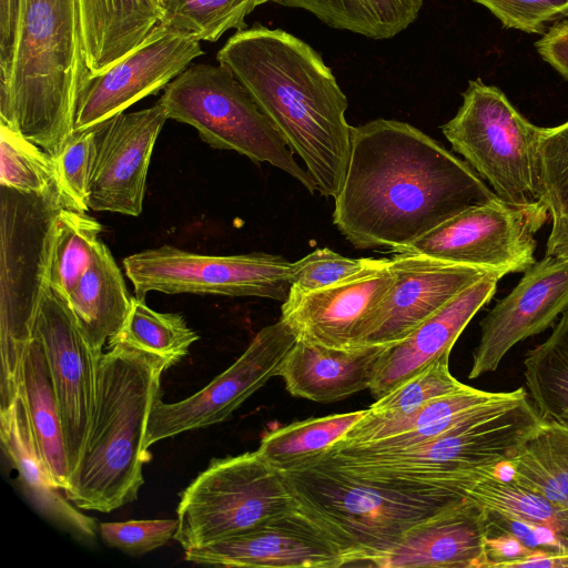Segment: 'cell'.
<instances>
[{
  "label": "cell",
  "instance_id": "obj_4",
  "mask_svg": "<svg viewBox=\"0 0 568 568\" xmlns=\"http://www.w3.org/2000/svg\"><path fill=\"white\" fill-rule=\"evenodd\" d=\"M541 422L528 393L519 387L432 440L382 453L326 449L304 462L322 463L402 490L462 496L464 485L496 473Z\"/></svg>",
  "mask_w": 568,
  "mask_h": 568
},
{
  "label": "cell",
  "instance_id": "obj_7",
  "mask_svg": "<svg viewBox=\"0 0 568 568\" xmlns=\"http://www.w3.org/2000/svg\"><path fill=\"white\" fill-rule=\"evenodd\" d=\"M282 471L295 497L359 550L366 567L412 526L464 497L402 490L310 460Z\"/></svg>",
  "mask_w": 568,
  "mask_h": 568
},
{
  "label": "cell",
  "instance_id": "obj_5",
  "mask_svg": "<svg viewBox=\"0 0 568 568\" xmlns=\"http://www.w3.org/2000/svg\"><path fill=\"white\" fill-rule=\"evenodd\" d=\"M88 73L78 0H21L10 75L0 83V122L57 156L74 131Z\"/></svg>",
  "mask_w": 568,
  "mask_h": 568
},
{
  "label": "cell",
  "instance_id": "obj_23",
  "mask_svg": "<svg viewBox=\"0 0 568 568\" xmlns=\"http://www.w3.org/2000/svg\"><path fill=\"white\" fill-rule=\"evenodd\" d=\"M509 394L467 385L405 415L382 417L367 412L344 438L327 449L382 453L418 445L438 437Z\"/></svg>",
  "mask_w": 568,
  "mask_h": 568
},
{
  "label": "cell",
  "instance_id": "obj_41",
  "mask_svg": "<svg viewBox=\"0 0 568 568\" xmlns=\"http://www.w3.org/2000/svg\"><path fill=\"white\" fill-rule=\"evenodd\" d=\"M373 260L346 257L327 247L317 248L292 262L290 291L310 292L325 287L365 268Z\"/></svg>",
  "mask_w": 568,
  "mask_h": 568
},
{
  "label": "cell",
  "instance_id": "obj_31",
  "mask_svg": "<svg viewBox=\"0 0 568 568\" xmlns=\"http://www.w3.org/2000/svg\"><path fill=\"white\" fill-rule=\"evenodd\" d=\"M528 394L544 420L568 427V310L524 359Z\"/></svg>",
  "mask_w": 568,
  "mask_h": 568
},
{
  "label": "cell",
  "instance_id": "obj_24",
  "mask_svg": "<svg viewBox=\"0 0 568 568\" xmlns=\"http://www.w3.org/2000/svg\"><path fill=\"white\" fill-rule=\"evenodd\" d=\"M386 345L339 349L297 339L280 376L294 397L333 403L369 389Z\"/></svg>",
  "mask_w": 568,
  "mask_h": 568
},
{
  "label": "cell",
  "instance_id": "obj_8",
  "mask_svg": "<svg viewBox=\"0 0 568 568\" xmlns=\"http://www.w3.org/2000/svg\"><path fill=\"white\" fill-rule=\"evenodd\" d=\"M158 103L168 119L193 126L210 146L236 151L256 163L267 162L311 193L317 191L314 179L294 160L272 121L221 64L189 67L165 85Z\"/></svg>",
  "mask_w": 568,
  "mask_h": 568
},
{
  "label": "cell",
  "instance_id": "obj_15",
  "mask_svg": "<svg viewBox=\"0 0 568 568\" xmlns=\"http://www.w3.org/2000/svg\"><path fill=\"white\" fill-rule=\"evenodd\" d=\"M392 284L388 260L374 258L325 287L290 291L281 318L297 339L339 349L363 347Z\"/></svg>",
  "mask_w": 568,
  "mask_h": 568
},
{
  "label": "cell",
  "instance_id": "obj_16",
  "mask_svg": "<svg viewBox=\"0 0 568 568\" xmlns=\"http://www.w3.org/2000/svg\"><path fill=\"white\" fill-rule=\"evenodd\" d=\"M34 335L50 367L72 473L94 416L101 355L92 351L68 302L51 286L41 303Z\"/></svg>",
  "mask_w": 568,
  "mask_h": 568
},
{
  "label": "cell",
  "instance_id": "obj_48",
  "mask_svg": "<svg viewBox=\"0 0 568 568\" xmlns=\"http://www.w3.org/2000/svg\"><path fill=\"white\" fill-rule=\"evenodd\" d=\"M546 254L568 260V220L552 222Z\"/></svg>",
  "mask_w": 568,
  "mask_h": 568
},
{
  "label": "cell",
  "instance_id": "obj_14",
  "mask_svg": "<svg viewBox=\"0 0 568 568\" xmlns=\"http://www.w3.org/2000/svg\"><path fill=\"white\" fill-rule=\"evenodd\" d=\"M296 341L295 333L280 318L263 327L244 353L201 390L176 403H165L159 395L148 419L145 446L225 420L268 379L280 376Z\"/></svg>",
  "mask_w": 568,
  "mask_h": 568
},
{
  "label": "cell",
  "instance_id": "obj_3",
  "mask_svg": "<svg viewBox=\"0 0 568 568\" xmlns=\"http://www.w3.org/2000/svg\"><path fill=\"white\" fill-rule=\"evenodd\" d=\"M169 364L156 356L114 345L99 361L93 420L64 496L78 508L110 513L138 497L148 419Z\"/></svg>",
  "mask_w": 568,
  "mask_h": 568
},
{
  "label": "cell",
  "instance_id": "obj_9",
  "mask_svg": "<svg viewBox=\"0 0 568 568\" xmlns=\"http://www.w3.org/2000/svg\"><path fill=\"white\" fill-rule=\"evenodd\" d=\"M442 131L499 199L517 205L542 202L537 168L541 128L498 88L469 81L462 105Z\"/></svg>",
  "mask_w": 568,
  "mask_h": 568
},
{
  "label": "cell",
  "instance_id": "obj_1",
  "mask_svg": "<svg viewBox=\"0 0 568 568\" xmlns=\"http://www.w3.org/2000/svg\"><path fill=\"white\" fill-rule=\"evenodd\" d=\"M496 196L466 161L438 141L406 122L376 119L352 128L333 222L356 248L398 252Z\"/></svg>",
  "mask_w": 568,
  "mask_h": 568
},
{
  "label": "cell",
  "instance_id": "obj_49",
  "mask_svg": "<svg viewBox=\"0 0 568 568\" xmlns=\"http://www.w3.org/2000/svg\"><path fill=\"white\" fill-rule=\"evenodd\" d=\"M158 1L159 3H161V6L163 4V0H155ZM163 7V6H162Z\"/></svg>",
  "mask_w": 568,
  "mask_h": 568
},
{
  "label": "cell",
  "instance_id": "obj_35",
  "mask_svg": "<svg viewBox=\"0 0 568 568\" xmlns=\"http://www.w3.org/2000/svg\"><path fill=\"white\" fill-rule=\"evenodd\" d=\"M102 225L87 212L62 209L55 224L50 286L65 301L91 264Z\"/></svg>",
  "mask_w": 568,
  "mask_h": 568
},
{
  "label": "cell",
  "instance_id": "obj_47",
  "mask_svg": "<svg viewBox=\"0 0 568 568\" xmlns=\"http://www.w3.org/2000/svg\"><path fill=\"white\" fill-rule=\"evenodd\" d=\"M515 567L568 568V552L537 550Z\"/></svg>",
  "mask_w": 568,
  "mask_h": 568
},
{
  "label": "cell",
  "instance_id": "obj_11",
  "mask_svg": "<svg viewBox=\"0 0 568 568\" xmlns=\"http://www.w3.org/2000/svg\"><path fill=\"white\" fill-rule=\"evenodd\" d=\"M544 202L517 205L498 196L477 203L396 253L422 255L495 273H521L537 261L536 233L549 217Z\"/></svg>",
  "mask_w": 568,
  "mask_h": 568
},
{
  "label": "cell",
  "instance_id": "obj_46",
  "mask_svg": "<svg viewBox=\"0 0 568 568\" xmlns=\"http://www.w3.org/2000/svg\"><path fill=\"white\" fill-rule=\"evenodd\" d=\"M536 48L545 61L568 79V22L549 29L536 42Z\"/></svg>",
  "mask_w": 568,
  "mask_h": 568
},
{
  "label": "cell",
  "instance_id": "obj_40",
  "mask_svg": "<svg viewBox=\"0 0 568 568\" xmlns=\"http://www.w3.org/2000/svg\"><path fill=\"white\" fill-rule=\"evenodd\" d=\"M93 141L94 128L74 130L53 158L57 186L68 209L89 210Z\"/></svg>",
  "mask_w": 568,
  "mask_h": 568
},
{
  "label": "cell",
  "instance_id": "obj_28",
  "mask_svg": "<svg viewBox=\"0 0 568 568\" xmlns=\"http://www.w3.org/2000/svg\"><path fill=\"white\" fill-rule=\"evenodd\" d=\"M20 395L41 456L53 480L64 490L70 479V464L64 432L50 367L41 341L33 335L21 366Z\"/></svg>",
  "mask_w": 568,
  "mask_h": 568
},
{
  "label": "cell",
  "instance_id": "obj_20",
  "mask_svg": "<svg viewBox=\"0 0 568 568\" xmlns=\"http://www.w3.org/2000/svg\"><path fill=\"white\" fill-rule=\"evenodd\" d=\"M388 265L393 284L365 346H388L404 341L466 287L488 274L473 266L408 253L395 254Z\"/></svg>",
  "mask_w": 568,
  "mask_h": 568
},
{
  "label": "cell",
  "instance_id": "obj_17",
  "mask_svg": "<svg viewBox=\"0 0 568 568\" xmlns=\"http://www.w3.org/2000/svg\"><path fill=\"white\" fill-rule=\"evenodd\" d=\"M203 53L200 41L159 26L141 47L111 68L95 75L87 74L74 130L93 129L155 94Z\"/></svg>",
  "mask_w": 568,
  "mask_h": 568
},
{
  "label": "cell",
  "instance_id": "obj_33",
  "mask_svg": "<svg viewBox=\"0 0 568 568\" xmlns=\"http://www.w3.org/2000/svg\"><path fill=\"white\" fill-rule=\"evenodd\" d=\"M368 408L295 422L266 433L257 450L280 470L314 457L345 437Z\"/></svg>",
  "mask_w": 568,
  "mask_h": 568
},
{
  "label": "cell",
  "instance_id": "obj_25",
  "mask_svg": "<svg viewBox=\"0 0 568 568\" xmlns=\"http://www.w3.org/2000/svg\"><path fill=\"white\" fill-rule=\"evenodd\" d=\"M82 49L90 74H99L141 47L162 24L155 0H78Z\"/></svg>",
  "mask_w": 568,
  "mask_h": 568
},
{
  "label": "cell",
  "instance_id": "obj_27",
  "mask_svg": "<svg viewBox=\"0 0 568 568\" xmlns=\"http://www.w3.org/2000/svg\"><path fill=\"white\" fill-rule=\"evenodd\" d=\"M131 298L119 266L100 240L91 264L67 301L97 355H102L105 342L121 328Z\"/></svg>",
  "mask_w": 568,
  "mask_h": 568
},
{
  "label": "cell",
  "instance_id": "obj_13",
  "mask_svg": "<svg viewBox=\"0 0 568 568\" xmlns=\"http://www.w3.org/2000/svg\"><path fill=\"white\" fill-rule=\"evenodd\" d=\"M184 551L186 561L223 567L341 568L363 560L359 550L298 499L243 532Z\"/></svg>",
  "mask_w": 568,
  "mask_h": 568
},
{
  "label": "cell",
  "instance_id": "obj_37",
  "mask_svg": "<svg viewBox=\"0 0 568 568\" xmlns=\"http://www.w3.org/2000/svg\"><path fill=\"white\" fill-rule=\"evenodd\" d=\"M0 185L24 193H43L57 185L53 158L3 122H0Z\"/></svg>",
  "mask_w": 568,
  "mask_h": 568
},
{
  "label": "cell",
  "instance_id": "obj_30",
  "mask_svg": "<svg viewBox=\"0 0 568 568\" xmlns=\"http://www.w3.org/2000/svg\"><path fill=\"white\" fill-rule=\"evenodd\" d=\"M305 10L331 28L390 39L418 17L424 0H266Z\"/></svg>",
  "mask_w": 568,
  "mask_h": 568
},
{
  "label": "cell",
  "instance_id": "obj_38",
  "mask_svg": "<svg viewBox=\"0 0 568 568\" xmlns=\"http://www.w3.org/2000/svg\"><path fill=\"white\" fill-rule=\"evenodd\" d=\"M449 355H444L418 375L378 398L368 407L375 416L394 417L408 414L442 396L458 392L467 385L449 371Z\"/></svg>",
  "mask_w": 568,
  "mask_h": 568
},
{
  "label": "cell",
  "instance_id": "obj_19",
  "mask_svg": "<svg viewBox=\"0 0 568 568\" xmlns=\"http://www.w3.org/2000/svg\"><path fill=\"white\" fill-rule=\"evenodd\" d=\"M568 310V260L545 254L480 321L469 379L496 371L519 342L547 329Z\"/></svg>",
  "mask_w": 568,
  "mask_h": 568
},
{
  "label": "cell",
  "instance_id": "obj_12",
  "mask_svg": "<svg viewBox=\"0 0 568 568\" xmlns=\"http://www.w3.org/2000/svg\"><path fill=\"white\" fill-rule=\"evenodd\" d=\"M291 265L284 257L264 252L207 255L172 245L123 260L125 274L140 298L155 291L285 301L291 288Z\"/></svg>",
  "mask_w": 568,
  "mask_h": 568
},
{
  "label": "cell",
  "instance_id": "obj_10",
  "mask_svg": "<svg viewBox=\"0 0 568 568\" xmlns=\"http://www.w3.org/2000/svg\"><path fill=\"white\" fill-rule=\"evenodd\" d=\"M297 499L284 473L256 449L214 458L183 490L174 538L184 550L243 532Z\"/></svg>",
  "mask_w": 568,
  "mask_h": 568
},
{
  "label": "cell",
  "instance_id": "obj_21",
  "mask_svg": "<svg viewBox=\"0 0 568 568\" xmlns=\"http://www.w3.org/2000/svg\"><path fill=\"white\" fill-rule=\"evenodd\" d=\"M489 531L488 510L460 497L407 529L368 567L488 568Z\"/></svg>",
  "mask_w": 568,
  "mask_h": 568
},
{
  "label": "cell",
  "instance_id": "obj_18",
  "mask_svg": "<svg viewBox=\"0 0 568 568\" xmlns=\"http://www.w3.org/2000/svg\"><path fill=\"white\" fill-rule=\"evenodd\" d=\"M168 120L158 102L119 113L94 128L89 209L139 216L150 160Z\"/></svg>",
  "mask_w": 568,
  "mask_h": 568
},
{
  "label": "cell",
  "instance_id": "obj_6",
  "mask_svg": "<svg viewBox=\"0 0 568 568\" xmlns=\"http://www.w3.org/2000/svg\"><path fill=\"white\" fill-rule=\"evenodd\" d=\"M64 207L57 185L43 193L1 186L0 410L19 394L22 359L50 288L55 224Z\"/></svg>",
  "mask_w": 568,
  "mask_h": 568
},
{
  "label": "cell",
  "instance_id": "obj_32",
  "mask_svg": "<svg viewBox=\"0 0 568 568\" xmlns=\"http://www.w3.org/2000/svg\"><path fill=\"white\" fill-rule=\"evenodd\" d=\"M460 495L490 513L551 530L568 552V509L542 495L510 479H503L496 473H487L467 483Z\"/></svg>",
  "mask_w": 568,
  "mask_h": 568
},
{
  "label": "cell",
  "instance_id": "obj_29",
  "mask_svg": "<svg viewBox=\"0 0 568 568\" xmlns=\"http://www.w3.org/2000/svg\"><path fill=\"white\" fill-rule=\"evenodd\" d=\"M504 465L507 479L568 509V427L542 419Z\"/></svg>",
  "mask_w": 568,
  "mask_h": 568
},
{
  "label": "cell",
  "instance_id": "obj_44",
  "mask_svg": "<svg viewBox=\"0 0 568 568\" xmlns=\"http://www.w3.org/2000/svg\"><path fill=\"white\" fill-rule=\"evenodd\" d=\"M21 0H0V83L10 75Z\"/></svg>",
  "mask_w": 568,
  "mask_h": 568
},
{
  "label": "cell",
  "instance_id": "obj_22",
  "mask_svg": "<svg viewBox=\"0 0 568 568\" xmlns=\"http://www.w3.org/2000/svg\"><path fill=\"white\" fill-rule=\"evenodd\" d=\"M500 277L488 273L448 302L404 341L388 345L369 392L378 399L422 373L452 348L477 312L496 293Z\"/></svg>",
  "mask_w": 568,
  "mask_h": 568
},
{
  "label": "cell",
  "instance_id": "obj_2",
  "mask_svg": "<svg viewBox=\"0 0 568 568\" xmlns=\"http://www.w3.org/2000/svg\"><path fill=\"white\" fill-rule=\"evenodd\" d=\"M227 69L303 160L317 191L338 195L351 153L348 102L322 57L300 38L261 23L217 51Z\"/></svg>",
  "mask_w": 568,
  "mask_h": 568
},
{
  "label": "cell",
  "instance_id": "obj_26",
  "mask_svg": "<svg viewBox=\"0 0 568 568\" xmlns=\"http://www.w3.org/2000/svg\"><path fill=\"white\" fill-rule=\"evenodd\" d=\"M0 437L4 454L40 513L79 537H94L95 519L81 514L62 496L44 464L20 393L8 409L0 410Z\"/></svg>",
  "mask_w": 568,
  "mask_h": 568
},
{
  "label": "cell",
  "instance_id": "obj_36",
  "mask_svg": "<svg viewBox=\"0 0 568 568\" xmlns=\"http://www.w3.org/2000/svg\"><path fill=\"white\" fill-rule=\"evenodd\" d=\"M266 0H163L162 26L197 41H217L226 31L247 28L245 18Z\"/></svg>",
  "mask_w": 568,
  "mask_h": 568
},
{
  "label": "cell",
  "instance_id": "obj_45",
  "mask_svg": "<svg viewBox=\"0 0 568 568\" xmlns=\"http://www.w3.org/2000/svg\"><path fill=\"white\" fill-rule=\"evenodd\" d=\"M536 549L524 545L516 536L507 531L489 534L487 538L488 567H515L517 562L532 555Z\"/></svg>",
  "mask_w": 568,
  "mask_h": 568
},
{
  "label": "cell",
  "instance_id": "obj_39",
  "mask_svg": "<svg viewBox=\"0 0 568 568\" xmlns=\"http://www.w3.org/2000/svg\"><path fill=\"white\" fill-rule=\"evenodd\" d=\"M537 168L541 199L551 221L568 220V121L541 128Z\"/></svg>",
  "mask_w": 568,
  "mask_h": 568
},
{
  "label": "cell",
  "instance_id": "obj_43",
  "mask_svg": "<svg viewBox=\"0 0 568 568\" xmlns=\"http://www.w3.org/2000/svg\"><path fill=\"white\" fill-rule=\"evenodd\" d=\"M490 10L506 28L541 33L546 23L568 16V0H474Z\"/></svg>",
  "mask_w": 568,
  "mask_h": 568
},
{
  "label": "cell",
  "instance_id": "obj_34",
  "mask_svg": "<svg viewBox=\"0 0 568 568\" xmlns=\"http://www.w3.org/2000/svg\"><path fill=\"white\" fill-rule=\"evenodd\" d=\"M197 339L199 335L182 315L153 311L144 298L132 296L125 320L109 339V347L121 345L138 349L164 359L171 367L187 355Z\"/></svg>",
  "mask_w": 568,
  "mask_h": 568
},
{
  "label": "cell",
  "instance_id": "obj_42",
  "mask_svg": "<svg viewBox=\"0 0 568 568\" xmlns=\"http://www.w3.org/2000/svg\"><path fill=\"white\" fill-rule=\"evenodd\" d=\"M178 529L175 519L129 520L102 523L99 531L105 545L129 555H143L174 538Z\"/></svg>",
  "mask_w": 568,
  "mask_h": 568
}]
</instances>
